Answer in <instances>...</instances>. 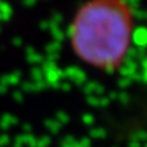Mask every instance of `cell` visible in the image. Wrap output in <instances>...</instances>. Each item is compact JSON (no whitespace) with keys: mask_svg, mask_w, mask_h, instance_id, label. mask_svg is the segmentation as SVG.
<instances>
[{"mask_svg":"<svg viewBox=\"0 0 147 147\" xmlns=\"http://www.w3.org/2000/svg\"><path fill=\"white\" fill-rule=\"evenodd\" d=\"M134 12L127 0H87L71 23L75 55L93 68H117L129 51Z\"/></svg>","mask_w":147,"mask_h":147,"instance_id":"6da1fadb","label":"cell"}]
</instances>
